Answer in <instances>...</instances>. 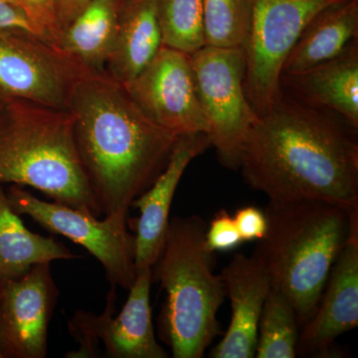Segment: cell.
Returning a JSON list of instances; mask_svg holds the SVG:
<instances>
[{"mask_svg":"<svg viewBox=\"0 0 358 358\" xmlns=\"http://www.w3.org/2000/svg\"><path fill=\"white\" fill-rule=\"evenodd\" d=\"M348 128L282 90L245 138L239 166L245 182L268 201L322 200L358 208V143Z\"/></svg>","mask_w":358,"mask_h":358,"instance_id":"6da1fadb","label":"cell"},{"mask_svg":"<svg viewBox=\"0 0 358 358\" xmlns=\"http://www.w3.org/2000/svg\"><path fill=\"white\" fill-rule=\"evenodd\" d=\"M75 143L103 215L128 216L166 169L178 134L157 126L107 72L85 74L71 93Z\"/></svg>","mask_w":358,"mask_h":358,"instance_id":"7a4b0ae2","label":"cell"},{"mask_svg":"<svg viewBox=\"0 0 358 358\" xmlns=\"http://www.w3.org/2000/svg\"><path fill=\"white\" fill-rule=\"evenodd\" d=\"M267 230L253 257L270 279L271 288L291 301L299 324L313 317L329 273L353 228L358 208L322 200L268 201Z\"/></svg>","mask_w":358,"mask_h":358,"instance_id":"3957f363","label":"cell"},{"mask_svg":"<svg viewBox=\"0 0 358 358\" xmlns=\"http://www.w3.org/2000/svg\"><path fill=\"white\" fill-rule=\"evenodd\" d=\"M30 186L52 201L100 218L75 143L74 117L59 110L11 100L0 108V185Z\"/></svg>","mask_w":358,"mask_h":358,"instance_id":"277c9868","label":"cell"},{"mask_svg":"<svg viewBox=\"0 0 358 358\" xmlns=\"http://www.w3.org/2000/svg\"><path fill=\"white\" fill-rule=\"evenodd\" d=\"M207 225L197 215L169 220L155 267L166 293L159 317L160 339L174 358H201L221 334L217 313L225 296L214 273L215 252L206 245Z\"/></svg>","mask_w":358,"mask_h":358,"instance_id":"5b68a950","label":"cell"},{"mask_svg":"<svg viewBox=\"0 0 358 358\" xmlns=\"http://www.w3.org/2000/svg\"><path fill=\"white\" fill-rule=\"evenodd\" d=\"M339 1L343 0H252L243 46L244 90L259 117L282 95V66L303 28L315 14Z\"/></svg>","mask_w":358,"mask_h":358,"instance_id":"8992f818","label":"cell"},{"mask_svg":"<svg viewBox=\"0 0 358 358\" xmlns=\"http://www.w3.org/2000/svg\"><path fill=\"white\" fill-rule=\"evenodd\" d=\"M190 60L211 145L224 167L239 171L245 138L259 119L245 94L243 48L204 45Z\"/></svg>","mask_w":358,"mask_h":358,"instance_id":"52a82bcc","label":"cell"},{"mask_svg":"<svg viewBox=\"0 0 358 358\" xmlns=\"http://www.w3.org/2000/svg\"><path fill=\"white\" fill-rule=\"evenodd\" d=\"M7 193L9 202L20 215H27L44 229L62 235L83 247L105 270L112 286L129 289L136 278V238L127 229L122 214L99 217L34 196L22 186L13 185Z\"/></svg>","mask_w":358,"mask_h":358,"instance_id":"ba28073f","label":"cell"},{"mask_svg":"<svg viewBox=\"0 0 358 358\" xmlns=\"http://www.w3.org/2000/svg\"><path fill=\"white\" fill-rule=\"evenodd\" d=\"M154 272L145 268L136 273L122 312L115 310V287L107 296L102 313L78 310L68 324L78 348L68 358H167L169 352L157 343L152 326L150 294Z\"/></svg>","mask_w":358,"mask_h":358,"instance_id":"9c48e42d","label":"cell"},{"mask_svg":"<svg viewBox=\"0 0 358 358\" xmlns=\"http://www.w3.org/2000/svg\"><path fill=\"white\" fill-rule=\"evenodd\" d=\"M36 34L22 29L0 31V101H27L68 110L75 85L87 73Z\"/></svg>","mask_w":358,"mask_h":358,"instance_id":"30bf717a","label":"cell"},{"mask_svg":"<svg viewBox=\"0 0 358 358\" xmlns=\"http://www.w3.org/2000/svg\"><path fill=\"white\" fill-rule=\"evenodd\" d=\"M124 87L136 107L157 126L178 136L208 134L190 54L162 45L152 62Z\"/></svg>","mask_w":358,"mask_h":358,"instance_id":"8fae6325","label":"cell"},{"mask_svg":"<svg viewBox=\"0 0 358 358\" xmlns=\"http://www.w3.org/2000/svg\"><path fill=\"white\" fill-rule=\"evenodd\" d=\"M59 291L51 263L0 281V353L2 358H44Z\"/></svg>","mask_w":358,"mask_h":358,"instance_id":"7c38bea8","label":"cell"},{"mask_svg":"<svg viewBox=\"0 0 358 358\" xmlns=\"http://www.w3.org/2000/svg\"><path fill=\"white\" fill-rule=\"evenodd\" d=\"M210 147L208 134L179 136L166 169L131 203V206L140 210V216L134 221V226L136 273L145 268H154L166 241L171 220L169 212L179 181L190 162Z\"/></svg>","mask_w":358,"mask_h":358,"instance_id":"4fadbf2b","label":"cell"},{"mask_svg":"<svg viewBox=\"0 0 358 358\" xmlns=\"http://www.w3.org/2000/svg\"><path fill=\"white\" fill-rule=\"evenodd\" d=\"M358 324V226L336 258L319 306L303 326L298 355L329 352L334 341Z\"/></svg>","mask_w":358,"mask_h":358,"instance_id":"5bb4252c","label":"cell"},{"mask_svg":"<svg viewBox=\"0 0 358 358\" xmlns=\"http://www.w3.org/2000/svg\"><path fill=\"white\" fill-rule=\"evenodd\" d=\"M231 303L230 326L210 352L213 358L255 357L258 324L271 289L265 268L253 256L238 253L221 273Z\"/></svg>","mask_w":358,"mask_h":358,"instance_id":"9a60e30c","label":"cell"},{"mask_svg":"<svg viewBox=\"0 0 358 358\" xmlns=\"http://www.w3.org/2000/svg\"><path fill=\"white\" fill-rule=\"evenodd\" d=\"M281 87L300 102L334 112L358 129V44L352 40L336 57L310 69L282 75Z\"/></svg>","mask_w":358,"mask_h":358,"instance_id":"2e32d148","label":"cell"},{"mask_svg":"<svg viewBox=\"0 0 358 358\" xmlns=\"http://www.w3.org/2000/svg\"><path fill=\"white\" fill-rule=\"evenodd\" d=\"M162 45L157 0H122L106 72L126 86L152 62Z\"/></svg>","mask_w":358,"mask_h":358,"instance_id":"e0dca14e","label":"cell"},{"mask_svg":"<svg viewBox=\"0 0 358 358\" xmlns=\"http://www.w3.org/2000/svg\"><path fill=\"white\" fill-rule=\"evenodd\" d=\"M358 0H343L320 10L308 23L282 66L294 74L331 60L357 39Z\"/></svg>","mask_w":358,"mask_h":358,"instance_id":"ac0fdd59","label":"cell"},{"mask_svg":"<svg viewBox=\"0 0 358 358\" xmlns=\"http://www.w3.org/2000/svg\"><path fill=\"white\" fill-rule=\"evenodd\" d=\"M122 0H91L68 25L59 50L93 72H105L115 41Z\"/></svg>","mask_w":358,"mask_h":358,"instance_id":"d6986e66","label":"cell"},{"mask_svg":"<svg viewBox=\"0 0 358 358\" xmlns=\"http://www.w3.org/2000/svg\"><path fill=\"white\" fill-rule=\"evenodd\" d=\"M76 258L55 238L27 229L0 185V281L20 277L36 264Z\"/></svg>","mask_w":358,"mask_h":358,"instance_id":"ffe728a7","label":"cell"},{"mask_svg":"<svg viewBox=\"0 0 358 358\" xmlns=\"http://www.w3.org/2000/svg\"><path fill=\"white\" fill-rule=\"evenodd\" d=\"M296 310L284 294L271 288L258 324L255 357L294 358L300 338Z\"/></svg>","mask_w":358,"mask_h":358,"instance_id":"44dd1931","label":"cell"},{"mask_svg":"<svg viewBox=\"0 0 358 358\" xmlns=\"http://www.w3.org/2000/svg\"><path fill=\"white\" fill-rule=\"evenodd\" d=\"M157 11L164 45L188 54L204 46L202 0H157Z\"/></svg>","mask_w":358,"mask_h":358,"instance_id":"7402d4cb","label":"cell"},{"mask_svg":"<svg viewBox=\"0 0 358 358\" xmlns=\"http://www.w3.org/2000/svg\"><path fill=\"white\" fill-rule=\"evenodd\" d=\"M251 8L252 0H202L205 45L243 48Z\"/></svg>","mask_w":358,"mask_h":358,"instance_id":"603a6c76","label":"cell"},{"mask_svg":"<svg viewBox=\"0 0 358 358\" xmlns=\"http://www.w3.org/2000/svg\"><path fill=\"white\" fill-rule=\"evenodd\" d=\"M20 8L31 24L35 34L59 50L61 30L55 0H7Z\"/></svg>","mask_w":358,"mask_h":358,"instance_id":"cb8c5ba5","label":"cell"},{"mask_svg":"<svg viewBox=\"0 0 358 358\" xmlns=\"http://www.w3.org/2000/svg\"><path fill=\"white\" fill-rule=\"evenodd\" d=\"M205 239L207 246L213 252L230 251L243 243L234 218L225 210L216 213L210 226L207 227Z\"/></svg>","mask_w":358,"mask_h":358,"instance_id":"d4e9b609","label":"cell"},{"mask_svg":"<svg viewBox=\"0 0 358 358\" xmlns=\"http://www.w3.org/2000/svg\"><path fill=\"white\" fill-rule=\"evenodd\" d=\"M235 225L243 242L261 240L267 230L265 212L254 206H246L237 210L234 217Z\"/></svg>","mask_w":358,"mask_h":358,"instance_id":"484cf974","label":"cell"},{"mask_svg":"<svg viewBox=\"0 0 358 358\" xmlns=\"http://www.w3.org/2000/svg\"><path fill=\"white\" fill-rule=\"evenodd\" d=\"M22 29L34 33L22 11L7 0H0V31Z\"/></svg>","mask_w":358,"mask_h":358,"instance_id":"4316f807","label":"cell"},{"mask_svg":"<svg viewBox=\"0 0 358 358\" xmlns=\"http://www.w3.org/2000/svg\"><path fill=\"white\" fill-rule=\"evenodd\" d=\"M91 0H55L56 14L61 36L68 25L81 13Z\"/></svg>","mask_w":358,"mask_h":358,"instance_id":"83f0119b","label":"cell"},{"mask_svg":"<svg viewBox=\"0 0 358 358\" xmlns=\"http://www.w3.org/2000/svg\"><path fill=\"white\" fill-rule=\"evenodd\" d=\"M2 105H3V102H1V101H0V108L2 107Z\"/></svg>","mask_w":358,"mask_h":358,"instance_id":"f1b7e54d","label":"cell"},{"mask_svg":"<svg viewBox=\"0 0 358 358\" xmlns=\"http://www.w3.org/2000/svg\"><path fill=\"white\" fill-rule=\"evenodd\" d=\"M0 358H2V357H1V353H0Z\"/></svg>","mask_w":358,"mask_h":358,"instance_id":"f546056e","label":"cell"}]
</instances>
